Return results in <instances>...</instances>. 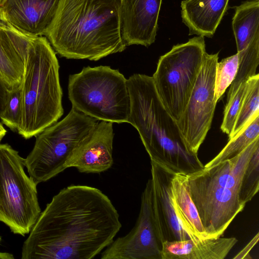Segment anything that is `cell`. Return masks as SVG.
Listing matches in <instances>:
<instances>
[{
    "mask_svg": "<svg viewBox=\"0 0 259 259\" xmlns=\"http://www.w3.org/2000/svg\"><path fill=\"white\" fill-rule=\"evenodd\" d=\"M108 197L89 186H69L41 212L22 246V259H91L119 231Z\"/></svg>",
    "mask_w": 259,
    "mask_h": 259,
    "instance_id": "cell-1",
    "label": "cell"
},
{
    "mask_svg": "<svg viewBox=\"0 0 259 259\" xmlns=\"http://www.w3.org/2000/svg\"><path fill=\"white\" fill-rule=\"evenodd\" d=\"M67 59L97 61L126 48L119 0H60L45 35Z\"/></svg>",
    "mask_w": 259,
    "mask_h": 259,
    "instance_id": "cell-2",
    "label": "cell"
},
{
    "mask_svg": "<svg viewBox=\"0 0 259 259\" xmlns=\"http://www.w3.org/2000/svg\"><path fill=\"white\" fill-rule=\"evenodd\" d=\"M130 96L127 123L138 131L151 161L186 174L204 168L190 152L177 122L163 105L152 76L134 74L127 79Z\"/></svg>",
    "mask_w": 259,
    "mask_h": 259,
    "instance_id": "cell-3",
    "label": "cell"
},
{
    "mask_svg": "<svg viewBox=\"0 0 259 259\" xmlns=\"http://www.w3.org/2000/svg\"><path fill=\"white\" fill-rule=\"evenodd\" d=\"M259 138L233 158L186 174V184L208 238L222 236L245 204L243 178Z\"/></svg>",
    "mask_w": 259,
    "mask_h": 259,
    "instance_id": "cell-4",
    "label": "cell"
},
{
    "mask_svg": "<svg viewBox=\"0 0 259 259\" xmlns=\"http://www.w3.org/2000/svg\"><path fill=\"white\" fill-rule=\"evenodd\" d=\"M59 68L46 37H34L28 46L20 85L21 113L17 132L25 139L35 137L63 114Z\"/></svg>",
    "mask_w": 259,
    "mask_h": 259,
    "instance_id": "cell-5",
    "label": "cell"
},
{
    "mask_svg": "<svg viewBox=\"0 0 259 259\" xmlns=\"http://www.w3.org/2000/svg\"><path fill=\"white\" fill-rule=\"evenodd\" d=\"M68 98L72 107L100 121L127 122L130 96L127 79L107 66L84 67L69 75Z\"/></svg>",
    "mask_w": 259,
    "mask_h": 259,
    "instance_id": "cell-6",
    "label": "cell"
},
{
    "mask_svg": "<svg viewBox=\"0 0 259 259\" xmlns=\"http://www.w3.org/2000/svg\"><path fill=\"white\" fill-rule=\"evenodd\" d=\"M98 122L72 107L63 119L38 134L32 150L24 159L29 176L38 184L63 171L75 147Z\"/></svg>",
    "mask_w": 259,
    "mask_h": 259,
    "instance_id": "cell-7",
    "label": "cell"
},
{
    "mask_svg": "<svg viewBox=\"0 0 259 259\" xmlns=\"http://www.w3.org/2000/svg\"><path fill=\"white\" fill-rule=\"evenodd\" d=\"M24 167L18 151L0 144V222L23 236L29 233L41 212L37 184Z\"/></svg>",
    "mask_w": 259,
    "mask_h": 259,
    "instance_id": "cell-8",
    "label": "cell"
},
{
    "mask_svg": "<svg viewBox=\"0 0 259 259\" xmlns=\"http://www.w3.org/2000/svg\"><path fill=\"white\" fill-rule=\"evenodd\" d=\"M203 36L174 46L161 56L152 77L163 105L177 122L184 111L206 53Z\"/></svg>",
    "mask_w": 259,
    "mask_h": 259,
    "instance_id": "cell-9",
    "label": "cell"
},
{
    "mask_svg": "<svg viewBox=\"0 0 259 259\" xmlns=\"http://www.w3.org/2000/svg\"><path fill=\"white\" fill-rule=\"evenodd\" d=\"M219 54L205 53L186 108L177 122L189 150L195 154L210 128L217 103L214 80Z\"/></svg>",
    "mask_w": 259,
    "mask_h": 259,
    "instance_id": "cell-10",
    "label": "cell"
},
{
    "mask_svg": "<svg viewBox=\"0 0 259 259\" xmlns=\"http://www.w3.org/2000/svg\"><path fill=\"white\" fill-rule=\"evenodd\" d=\"M152 185L149 179L141 197L136 224L126 235L117 238L101 253L102 259H161L162 245L153 215Z\"/></svg>",
    "mask_w": 259,
    "mask_h": 259,
    "instance_id": "cell-11",
    "label": "cell"
},
{
    "mask_svg": "<svg viewBox=\"0 0 259 259\" xmlns=\"http://www.w3.org/2000/svg\"><path fill=\"white\" fill-rule=\"evenodd\" d=\"M151 165L153 215L161 244L192 239L180 225L174 207L171 180L176 171L153 161Z\"/></svg>",
    "mask_w": 259,
    "mask_h": 259,
    "instance_id": "cell-12",
    "label": "cell"
},
{
    "mask_svg": "<svg viewBox=\"0 0 259 259\" xmlns=\"http://www.w3.org/2000/svg\"><path fill=\"white\" fill-rule=\"evenodd\" d=\"M113 123L99 121L75 147L65 168L75 167L80 172L93 174L107 170L113 163Z\"/></svg>",
    "mask_w": 259,
    "mask_h": 259,
    "instance_id": "cell-13",
    "label": "cell"
},
{
    "mask_svg": "<svg viewBox=\"0 0 259 259\" xmlns=\"http://www.w3.org/2000/svg\"><path fill=\"white\" fill-rule=\"evenodd\" d=\"M162 0H119L121 34L126 46L154 42Z\"/></svg>",
    "mask_w": 259,
    "mask_h": 259,
    "instance_id": "cell-14",
    "label": "cell"
},
{
    "mask_svg": "<svg viewBox=\"0 0 259 259\" xmlns=\"http://www.w3.org/2000/svg\"><path fill=\"white\" fill-rule=\"evenodd\" d=\"M34 37L14 26L0 9V78L10 91L21 84L28 46Z\"/></svg>",
    "mask_w": 259,
    "mask_h": 259,
    "instance_id": "cell-15",
    "label": "cell"
},
{
    "mask_svg": "<svg viewBox=\"0 0 259 259\" xmlns=\"http://www.w3.org/2000/svg\"><path fill=\"white\" fill-rule=\"evenodd\" d=\"M60 0H6L0 9L6 19L23 33L45 35Z\"/></svg>",
    "mask_w": 259,
    "mask_h": 259,
    "instance_id": "cell-16",
    "label": "cell"
},
{
    "mask_svg": "<svg viewBox=\"0 0 259 259\" xmlns=\"http://www.w3.org/2000/svg\"><path fill=\"white\" fill-rule=\"evenodd\" d=\"M229 0H184L182 1V22L189 35L211 37L228 9Z\"/></svg>",
    "mask_w": 259,
    "mask_h": 259,
    "instance_id": "cell-17",
    "label": "cell"
},
{
    "mask_svg": "<svg viewBox=\"0 0 259 259\" xmlns=\"http://www.w3.org/2000/svg\"><path fill=\"white\" fill-rule=\"evenodd\" d=\"M235 237L207 238L194 241H164L161 259H223L237 242Z\"/></svg>",
    "mask_w": 259,
    "mask_h": 259,
    "instance_id": "cell-18",
    "label": "cell"
},
{
    "mask_svg": "<svg viewBox=\"0 0 259 259\" xmlns=\"http://www.w3.org/2000/svg\"><path fill=\"white\" fill-rule=\"evenodd\" d=\"M186 174L175 172L171 180L172 202L182 228L194 241L208 238L186 184Z\"/></svg>",
    "mask_w": 259,
    "mask_h": 259,
    "instance_id": "cell-19",
    "label": "cell"
},
{
    "mask_svg": "<svg viewBox=\"0 0 259 259\" xmlns=\"http://www.w3.org/2000/svg\"><path fill=\"white\" fill-rule=\"evenodd\" d=\"M234 9L232 25L239 52L259 39V0L244 2Z\"/></svg>",
    "mask_w": 259,
    "mask_h": 259,
    "instance_id": "cell-20",
    "label": "cell"
},
{
    "mask_svg": "<svg viewBox=\"0 0 259 259\" xmlns=\"http://www.w3.org/2000/svg\"><path fill=\"white\" fill-rule=\"evenodd\" d=\"M259 138V112L255 113L250 121L228 143L221 152L204 165L208 167L221 161L237 156L256 139Z\"/></svg>",
    "mask_w": 259,
    "mask_h": 259,
    "instance_id": "cell-21",
    "label": "cell"
},
{
    "mask_svg": "<svg viewBox=\"0 0 259 259\" xmlns=\"http://www.w3.org/2000/svg\"><path fill=\"white\" fill-rule=\"evenodd\" d=\"M259 112V74L250 77L246 82L245 92L237 119L229 140L236 136Z\"/></svg>",
    "mask_w": 259,
    "mask_h": 259,
    "instance_id": "cell-22",
    "label": "cell"
},
{
    "mask_svg": "<svg viewBox=\"0 0 259 259\" xmlns=\"http://www.w3.org/2000/svg\"><path fill=\"white\" fill-rule=\"evenodd\" d=\"M239 65L236 75L230 85L227 101L235 94L239 86L256 74L259 64V39L251 43L244 50L237 52Z\"/></svg>",
    "mask_w": 259,
    "mask_h": 259,
    "instance_id": "cell-23",
    "label": "cell"
},
{
    "mask_svg": "<svg viewBox=\"0 0 259 259\" xmlns=\"http://www.w3.org/2000/svg\"><path fill=\"white\" fill-rule=\"evenodd\" d=\"M238 65L237 53L218 62L214 80V100L217 103L233 82Z\"/></svg>",
    "mask_w": 259,
    "mask_h": 259,
    "instance_id": "cell-24",
    "label": "cell"
},
{
    "mask_svg": "<svg viewBox=\"0 0 259 259\" xmlns=\"http://www.w3.org/2000/svg\"><path fill=\"white\" fill-rule=\"evenodd\" d=\"M259 190V148L252 156L244 173L241 187V199L250 201Z\"/></svg>",
    "mask_w": 259,
    "mask_h": 259,
    "instance_id": "cell-25",
    "label": "cell"
},
{
    "mask_svg": "<svg viewBox=\"0 0 259 259\" xmlns=\"http://www.w3.org/2000/svg\"><path fill=\"white\" fill-rule=\"evenodd\" d=\"M246 82L242 83L233 97L227 101L221 130L229 136L234 128L245 92Z\"/></svg>",
    "mask_w": 259,
    "mask_h": 259,
    "instance_id": "cell-26",
    "label": "cell"
},
{
    "mask_svg": "<svg viewBox=\"0 0 259 259\" xmlns=\"http://www.w3.org/2000/svg\"><path fill=\"white\" fill-rule=\"evenodd\" d=\"M21 113V93L20 87L10 92L5 110L0 118L3 124L11 131L17 132Z\"/></svg>",
    "mask_w": 259,
    "mask_h": 259,
    "instance_id": "cell-27",
    "label": "cell"
},
{
    "mask_svg": "<svg viewBox=\"0 0 259 259\" xmlns=\"http://www.w3.org/2000/svg\"><path fill=\"white\" fill-rule=\"evenodd\" d=\"M258 233L248 243V244L243 248L235 256L234 259L241 258H251L250 256L249 251L252 249L254 245L256 244L258 240Z\"/></svg>",
    "mask_w": 259,
    "mask_h": 259,
    "instance_id": "cell-28",
    "label": "cell"
},
{
    "mask_svg": "<svg viewBox=\"0 0 259 259\" xmlns=\"http://www.w3.org/2000/svg\"><path fill=\"white\" fill-rule=\"evenodd\" d=\"M10 91L0 78V117L5 108Z\"/></svg>",
    "mask_w": 259,
    "mask_h": 259,
    "instance_id": "cell-29",
    "label": "cell"
},
{
    "mask_svg": "<svg viewBox=\"0 0 259 259\" xmlns=\"http://www.w3.org/2000/svg\"><path fill=\"white\" fill-rule=\"evenodd\" d=\"M14 257L11 253L0 252V259H14Z\"/></svg>",
    "mask_w": 259,
    "mask_h": 259,
    "instance_id": "cell-30",
    "label": "cell"
},
{
    "mask_svg": "<svg viewBox=\"0 0 259 259\" xmlns=\"http://www.w3.org/2000/svg\"><path fill=\"white\" fill-rule=\"evenodd\" d=\"M7 133V130L3 126V124L0 122V142L5 136Z\"/></svg>",
    "mask_w": 259,
    "mask_h": 259,
    "instance_id": "cell-31",
    "label": "cell"
},
{
    "mask_svg": "<svg viewBox=\"0 0 259 259\" xmlns=\"http://www.w3.org/2000/svg\"><path fill=\"white\" fill-rule=\"evenodd\" d=\"M6 0H0V9Z\"/></svg>",
    "mask_w": 259,
    "mask_h": 259,
    "instance_id": "cell-32",
    "label": "cell"
},
{
    "mask_svg": "<svg viewBox=\"0 0 259 259\" xmlns=\"http://www.w3.org/2000/svg\"><path fill=\"white\" fill-rule=\"evenodd\" d=\"M1 240H2V237H1V236L0 235V242H1Z\"/></svg>",
    "mask_w": 259,
    "mask_h": 259,
    "instance_id": "cell-33",
    "label": "cell"
}]
</instances>
